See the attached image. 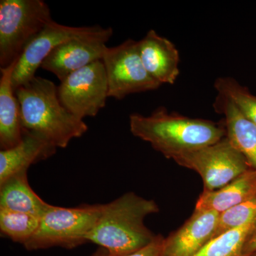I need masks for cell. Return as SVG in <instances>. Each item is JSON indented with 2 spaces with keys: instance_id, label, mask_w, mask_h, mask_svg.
<instances>
[{
  "instance_id": "obj_4",
  "label": "cell",
  "mask_w": 256,
  "mask_h": 256,
  "mask_svg": "<svg viewBox=\"0 0 256 256\" xmlns=\"http://www.w3.org/2000/svg\"><path fill=\"white\" fill-rule=\"evenodd\" d=\"M52 20L43 0H1L0 68L20 60L30 42Z\"/></svg>"
},
{
  "instance_id": "obj_21",
  "label": "cell",
  "mask_w": 256,
  "mask_h": 256,
  "mask_svg": "<svg viewBox=\"0 0 256 256\" xmlns=\"http://www.w3.org/2000/svg\"><path fill=\"white\" fill-rule=\"evenodd\" d=\"M256 218V200L240 204L220 214L214 238L239 228Z\"/></svg>"
},
{
  "instance_id": "obj_22",
  "label": "cell",
  "mask_w": 256,
  "mask_h": 256,
  "mask_svg": "<svg viewBox=\"0 0 256 256\" xmlns=\"http://www.w3.org/2000/svg\"><path fill=\"white\" fill-rule=\"evenodd\" d=\"M163 238L161 236H158L156 240L148 246L144 248L142 250L124 256H160L161 252ZM92 256H110L108 254L105 249L99 250Z\"/></svg>"
},
{
  "instance_id": "obj_1",
  "label": "cell",
  "mask_w": 256,
  "mask_h": 256,
  "mask_svg": "<svg viewBox=\"0 0 256 256\" xmlns=\"http://www.w3.org/2000/svg\"><path fill=\"white\" fill-rule=\"evenodd\" d=\"M130 129L134 137L150 143L168 159L218 142L226 137L223 124L169 114L163 107L150 116H130Z\"/></svg>"
},
{
  "instance_id": "obj_23",
  "label": "cell",
  "mask_w": 256,
  "mask_h": 256,
  "mask_svg": "<svg viewBox=\"0 0 256 256\" xmlns=\"http://www.w3.org/2000/svg\"><path fill=\"white\" fill-rule=\"evenodd\" d=\"M256 252V230L252 234V236L248 240L246 244L245 249H244V254L246 256L252 255V254Z\"/></svg>"
},
{
  "instance_id": "obj_13",
  "label": "cell",
  "mask_w": 256,
  "mask_h": 256,
  "mask_svg": "<svg viewBox=\"0 0 256 256\" xmlns=\"http://www.w3.org/2000/svg\"><path fill=\"white\" fill-rule=\"evenodd\" d=\"M56 149L42 136L23 129L20 144L0 151V184L15 174L28 172L31 165L48 159Z\"/></svg>"
},
{
  "instance_id": "obj_16",
  "label": "cell",
  "mask_w": 256,
  "mask_h": 256,
  "mask_svg": "<svg viewBox=\"0 0 256 256\" xmlns=\"http://www.w3.org/2000/svg\"><path fill=\"white\" fill-rule=\"evenodd\" d=\"M254 200H256V170L250 168L220 190L203 191L194 210H214L220 214Z\"/></svg>"
},
{
  "instance_id": "obj_10",
  "label": "cell",
  "mask_w": 256,
  "mask_h": 256,
  "mask_svg": "<svg viewBox=\"0 0 256 256\" xmlns=\"http://www.w3.org/2000/svg\"><path fill=\"white\" fill-rule=\"evenodd\" d=\"M95 26H69L52 20L26 46L20 56L14 72L12 86L18 88L28 84L36 76L37 69L56 46L64 42L92 32Z\"/></svg>"
},
{
  "instance_id": "obj_5",
  "label": "cell",
  "mask_w": 256,
  "mask_h": 256,
  "mask_svg": "<svg viewBox=\"0 0 256 256\" xmlns=\"http://www.w3.org/2000/svg\"><path fill=\"white\" fill-rule=\"evenodd\" d=\"M102 204L65 208L50 204L40 218L36 233L24 246L28 250L62 246L72 248L87 242Z\"/></svg>"
},
{
  "instance_id": "obj_19",
  "label": "cell",
  "mask_w": 256,
  "mask_h": 256,
  "mask_svg": "<svg viewBox=\"0 0 256 256\" xmlns=\"http://www.w3.org/2000/svg\"><path fill=\"white\" fill-rule=\"evenodd\" d=\"M40 217L0 208V230L15 242L26 244L36 233Z\"/></svg>"
},
{
  "instance_id": "obj_8",
  "label": "cell",
  "mask_w": 256,
  "mask_h": 256,
  "mask_svg": "<svg viewBox=\"0 0 256 256\" xmlns=\"http://www.w3.org/2000/svg\"><path fill=\"white\" fill-rule=\"evenodd\" d=\"M60 102L78 118L95 117L106 105L108 84L102 60L68 76L58 86Z\"/></svg>"
},
{
  "instance_id": "obj_24",
  "label": "cell",
  "mask_w": 256,
  "mask_h": 256,
  "mask_svg": "<svg viewBox=\"0 0 256 256\" xmlns=\"http://www.w3.org/2000/svg\"><path fill=\"white\" fill-rule=\"evenodd\" d=\"M249 256H256V252H254V254H252V255Z\"/></svg>"
},
{
  "instance_id": "obj_3",
  "label": "cell",
  "mask_w": 256,
  "mask_h": 256,
  "mask_svg": "<svg viewBox=\"0 0 256 256\" xmlns=\"http://www.w3.org/2000/svg\"><path fill=\"white\" fill-rule=\"evenodd\" d=\"M21 111L23 129L42 136L56 148H66L88 130L84 120L62 105L54 82L41 76L15 90Z\"/></svg>"
},
{
  "instance_id": "obj_11",
  "label": "cell",
  "mask_w": 256,
  "mask_h": 256,
  "mask_svg": "<svg viewBox=\"0 0 256 256\" xmlns=\"http://www.w3.org/2000/svg\"><path fill=\"white\" fill-rule=\"evenodd\" d=\"M220 214L194 210L184 224L163 239L160 256H193L214 238Z\"/></svg>"
},
{
  "instance_id": "obj_7",
  "label": "cell",
  "mask_w": 256,
  "mask_h": 256,
  "mask_svg": "<svg viewBox=\"0 0 256 256\" xmlns=\"http://www.w3.org/2000/svg\"><path fill=\"white\" fill-rule=\"evenodd\" d=\"M102 60L107 76L108 97L122 100L130 94L161 86L143 65L139 42L128 40L118 46L108 47Z\"/></svg>"
},
{
  "instance_id": "obj_17",
  "label": "cell",
  "mask_w": 256,
  "mask_h": 256,
  "mask_svg": "<svg viewBox=\"0 0 256 256\" xmlns=\"http://www.w3.org/2000/svg\"><path fill=\"white\" fill-rule=\"evenodd\" d=\"M50 204L42 200L28 184V172L18 173L0 184V208L40 217Z\"/></svg>"
},
{
  "instance_id": "obj_12",
  "label": "cell",
  "mask_w": 256,
  "mask_h": 256,
  "mask_svg": "<svg viewBox=\"0 0 256 256\" xmlns=\"http://www.w3.org/2000/svg\"><path fill=\"white\" fill-rule=\"evenodd\" d=\"M143 65L148 74L160 85L174 84L180 74V54L168 38L151 30L139 41Z\"/></svg>"
},
{
  "instance_id": "obj_18",
  "label": "cell",
  "mask_w": 256,
  "mask_h": 256,
  "mask_svg": "<svg viewBox=\"0 0 256 256\" xmlns=\"http://www.w3.org/2000/svg\"><path fill=\"white\" fill-rule=\"evenodd\" d=\"M256 230V218L210 240L193 256H246V244Z\"/></svg>"
},
{
  "instance_id": "obj_9",
  "label": "cell",
  "mask_w": 256,
  "mask_h": 256,
  "mask_svg": "<svg viewBox=\"0 0 256 256\" xmlns=\"http://www.w3.org/2000/svg\"><path fill=\"white\" fill-rule=\"evenodd\" d=\"M112 34V28L96 25L92 32L56 46L44 60L41 68L53 74L62 82L74 72L102 60L108 48L106 43Z\"/></svg>"
},
{
  "instance_id": "obj_14",
  "label": "cell",
  "mask_w": 256,
  "mask_h": 256,
  "mask_svg": "<svg viewBox=\"0 0 256 256\" xmlns=\"http://www.w3.org/2000/svg\"><path fill=\"white\" fill-rule=\"evenodd\" d=\"M214 108L224 116L226 137L256 170V124L247 119L228 98L218 94Z\"/></svg>"
},
{
  "instance_id": "obj_15",
  "label": "cell",
  "mask_w": 256,
  "mask_h": 256,
  "mask_svg": "<svg viewBox=\"0 0 256 256\" xmlns=\"http://www.w3.org/2000/svg\"><path fill=\"white\" fill-rule=\"evenodd\" d=\"M18 60L0 68V148L1 150L18 146L22 140L23 128L18 97L12 86L13 72Z\"/></svg>"
},
{
  "instance_id": "obj_6",
  "label": "cell",
  "mask_w": 256,
  "mask_h": 256,
  "mask_svg": "<svg viewBox=\"0 0 256 256\" xmlns=\"http://www.w3.org/2000/svg\"><path fill=\"white\" fill-rule=\"evenodd\" d=\"M174 161L200 175L204 192L220 190L252 168L226 137L210 146L182 154Z\"/></svg>"
},
{
  "instance_id": "obj_2",
  "label": "cell",
  "mask_w": 256,
  "mask_h": 256,
  "mask_svg": "<svg viewBox=\"0 0 256 256\" xmlns=\"http://www.w3.org/2000/svg\"><path fill=\"white\" fill-rule=\"evenodd\" d=\"M156 202L128 192L101 206L95 226L88 235L92 242L105 249L110 256H124L142 250L156 240L144 224L148 216L158 213Z\"/></svg>"
},
{
  "instance_id": "obj_20",
  "label": "cell",
  "mask_w": 256,
  "mask_h": 256,
  "mask_svg": "<svg viewBox=\"0 0 256 256\" xmlns=\"http://www.w3.org/2000/svg\"><path fill=\"white\" fill-rule=\"evenodd\" d=\"M218 94L228 98L247 119L256 124V96L232 77H220L215 80Z\"/></svg>"
}]
</instances>
